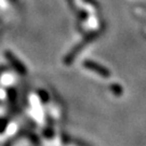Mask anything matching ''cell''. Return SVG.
Wrapping results in <instances>:
<instances>
[{
	"instance_id": "obj_1",
	"label": "cell",
	"mask_w": 146,
	"mask_h": 146,
	"mask_svg": "<svg viewBox=\"0 0 146 146\" xmlns=\"http://www.w3.org/2000/svg\"><path fill=\"white\" fill-rule=\"evenodd\" d=\"M100 34H101V31H95V33H92V34L88 35V36L86 37L82 41L80 42V43H78V44L74 48L73 50L68 53L66 56H65V58H64V63H65L66 65H69V64L75 60V58L77 56V54L80 53V51H81V50H82L87 44H89L90 42H92L93 40H95V38H96V37H99Z\"/></svg>"
},
{
	"instance_id": "obj_2",
	"label": "cell",
	"mask_w": 146,
	"mask_h": 146,
	"mask_svg": "<svg viewBox=\"0 0 146 146\" xmlns=\"http://www.w3.org/2000/svg\"><path fill=\"white\" fill-rule=\"evenodd\" d=\"M84 67H86L87 69L93 72V73L98 74L99 76L103 77V78H108L110 77V72L106 67H104L103 65H101L99 63L93 62V61H84Z\"/></svg>"
},
{
	"instance_id": "obj_3",
	"label": "cell",
	"mask_w": 146,
	"mask_h": 146,
	"mask_svg": "<svg viewBox=\"0 0 146 146\" xmlns=\"http://www.w3.org/2000/svg\"><path fill=\"white\" fill-rule=\"evenodd\" d=\"M5 54L7 60L10 62V64L12 65V67L14 68L17 73L20 74V75H26L27 68L25 67V65H24L19 58H16L13 53L11 52V51H5Z\"/></svg>"
},
{
	"instance_id": "obj_4",
	"label": "cell",
	"mask_w": 146,
	"mask_h": 146,
	"mask_svg": "<svg viewBox=\"0 0 146 146\" xmlns=\"http://www.w3.org/2000/svg\"><path fill=\"white\" fill-rule=\"evenodd\" d=\"M110 92L113 94H115L116 96H119L122 94V88H121V86L118 84H113L110 86Z\"/></svg>"
},
{
	"instance_id": "obj_5",
	"label": "cell",
	"mask_w": 146,
	"mask_h": 146,
	"mask_svg": "<svg viewBox=\"0 0 146 146\" xmlns=\"http://www.w3.org/2000/svg\"><path fill=\"white\" fill-rule=\"evenodd\" d=\"M39 96H40V99H41V101H43V102H47L48 99H49V96H48V93L44 91V90H40L39 91Z\"/></svg>"
},
{
	"instance_id": "obj_6",
	"label": "cell",
	"mask_w": 146,
	"mask_h": 146,
	"mask_svg": "<svg viewBox=\"0 0 146 146\" xmlns=\"http://www.w3.org/2000/svg\"><path fill=\"white\" fill-rule=\"evenodd\" d=\"M75 142H76V144H77L78 146H90V145H88V144H86L84 141H81V140H78V139H77V140H76Z\"/></svg>"
},
{
	"instance_id": "obj_7",
	"label": "cell",
	"mask_w": 146,
	"mask_h": 146,
	"mask_svg": "<svg viewBox=\"0 0 146 146\" xmlns=\"http://www.w3.org/2000/svg\"><path fill=\"white\" fill-rule=\"evenodd\" d=\"M68 1V5H69V7L73 9V10H75V3H74V0H67Z\"/></svg>"
},
{
	"instance_id": "obj_8",
	"label": "cell",
	"mask_w": 146,
	"mask_h": 146,
	"mask_svg": "<svg viewBox=\"0 0 146 146\" xmlns=\"http://www.w3.org/2000/svg\"><path fill=\"white\" fill-rule=\"evenodd\" d=\"M5 70V66H1V67H0V75L3 73Z\"/></svg>"
},
{
	"instance_id": "obj_9",
	"label": "cell",
	"mask_w": 146,
	"mask_h": 146,
	"mask_svg": "<svg viewBox=\"0 0 146 146\" xmlns=\"http://www.w3.org/2000/svg\"><path fill=\"white\" fill-rule=\"evenodd\" d=\"M11 1H12V2H15L16 0H11Z\"/></svg>"
}]
</instances>
